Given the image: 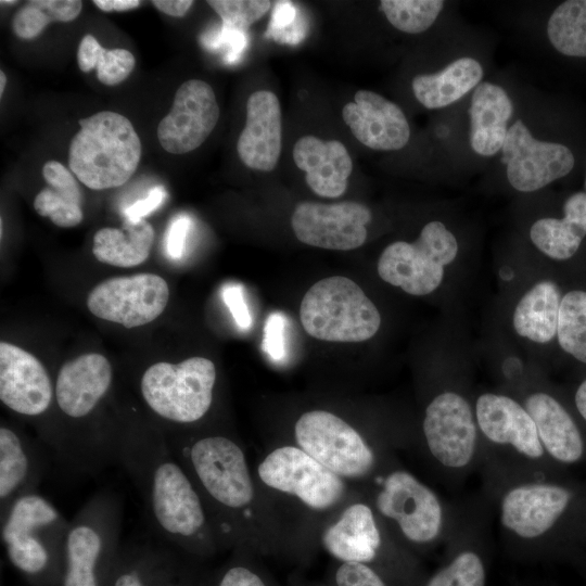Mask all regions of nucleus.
Returning <instances> with one entry per match:
<instances>
[{
  "instance_id": "16",
  "label": "nucleus",
  "mask_w": 586,
  "mask_h": 586,
  "mask_svg": "<svg viewBox=\"0 0 586 586\" xmlns=\"http://www.w3.org/2000/svg\"><path fill=\"white\" fill-rule=\"evenodd\" d=\"M370 209L357 202L333 204L301 202L294 208L291 225L295 237L307 245L349 251L367 239Z\"/></svg>"
},
{
  "instance_id": "36",
  "label": "nucleus",
  "mask_w": 586,
  "mask_h": 586,
  "mask_svg": "<svg viewBox=\"0 0 586 586\" xmlns=\"http://www.w3.org/2000/svg\"><path fill=\"white\" fill-rule=\"evenodd\" d=\"M231 555L203 586H282L262 557L245 549H234Z\"/></svg>"
},
{
  "instance_id": "19",
  "label": "nucleus",
  "mask_w": 586,
  "mask_h": 586,
  "mask_svg": "<svg viewBox=\"0 0 586 586\" xmlns=\"http://www.w3.org/2000/svg\"><path fill=\"white\" fill-rule=\"evenodd\" d=\"M0 399L15 413L40 418L55 400L54 384L41 361L25 349L0 343Z\"/></svg>"
},
{
  "instance_id": "33",
  "label": "nucleus",
  "mask_w": 586,
  "mask_h": 586,
  "mask_svg": "<svg viewBox=\"0 0 586 586\" xmlns=\"http://www.w3.org/2000/svg\"><path fill=\"white\" fill-rule=\"evenodd\" d=\"M77 63L84 73L97 69L103 85L116 86L124 81L135 68L133 54L122 48L105 49L92 35H85L77 51Z\"/></svg>"
},
{
  "instance_id": "17",
  "label": "nucleus",
  "mask_w": 586,
  "mask_h": 586,
  "mask_svg": "<svg viewBox=\"0 0 586 586\" xmlns=\"http://www.w3.org/2000/svg\"><path fill=\"white\" fill-rule=\"evenodd\" d=\"M501 152L510 184L522 192L538 190L564 177L574 166L569 148L536 140L520 119L508 129Z\"/></svg>"
},
{
  "instance_id": "42",
  "label": "nucleus",
  "mask_w": 586,
  "mask_h": 586,
  "mask_svg": "<svg viewBox=\"0 0 586 586\" xmlns=\"http://www.w3.org/2000/svg\"><path fill=\"white\" fill-rule=\"evenodd\" d=\"M221 297L237 326L247 330L252 326V316L244 298V289L240 283H227L221 289Z\"/></svg>"
},
{
  "instance_id": "51",
  "label": "nucleus",
  "mask_w": 586,
  "mask_h": 586,
  "mask_svg": "<svg viewBox=\"0 0 586 586\" xmlns=\"http://www.w3.org/2000/svg\"><path fill=\"white\" fill-rule=\"evenodd\" d=\"M286 586H331V585H329L326 581L313 582V581H308L300 576L298 574H294L289 578Z\"/></svg>"
},
{
  "instance_id": "45",
  "label": "nucleus",
  "mask_w": 586,
  "mask_h": 586,
  "mask_svg": "<svg viewBox=\"0 0 586 586\" xmlns=\"http://www.w3.org/2000/svg\"><path fill=\"white\" fill-rule=\"evenodd\" d=\"M111 586H143L140 575L131 561L124 559L123 566L117 571L112 579Z\"/></svg>"
},
{
  "instance_id": "48",
  "label": "nucleus",
  "mask_w": 586,
  "mask_h": 586,
  "mask_svg": "<svg viewBox=\"0 0 586 586\" xmlns=\"http://www.w3.org/2000/svg\"><path fill=\"white\" fill-rule=\"evenodd\" d=\"M92 3L104 12L127 11L141 4L138 0H93Z\"/></svg>"
},
{
  "instance_id": "20",
  "label": "nucleus",
  "mask_w": 586,
  "mask_h": 586,
  "mask_svg": "<svg viewBox=\"0 0 586 586\" xmlns=\"http://www.w3.org/2000/svg\"><path fill=\"white\" fill-rule=\"evenodd\" d=\"M112 381V366L103 355L89 353L64 362L54 384L62 417L71 423L85 422L109 394Z\"/></svg>"
},
{
  "instance_id": "22",
  "label": "nucleus",
  "mask_w": 586,
  "mask_h": 586,
  "mask_svg": "<svg viewBox=\"0 0 586 586\" xmlns=\"http://www.w3.org/2000/svg\"><path fill=\"white\" fill-rule=\"evenodd\" d=\"M342 116L353 136L370 149L400 150L409 141L410 128L402 109L373 91L358 90Z\"/></svg>"
},
{
  "instance_id": "21",
  "label": "nucleus",
  "mask_w": 586,
  "mask_h": 586,
  "mask_svg": "<svg viewBox=\"0 0 586 586\" xmlns=\"http://www.w3.org/2000/svg\"><path fill=\"white\" fill-rule=\"evenodd\" d=\"M483 515V514H482ZM474 514L460 517L456 511L455 521L448 535V553L443 564L422 586H486L487 551L485 521Z\"/></svg>"
},
{
  "instance_id": "34",
  "label": "nucleus",
  "mask_w": 586,
  "mask_h": 586,
  "mask_svg": "<svg viewBox=\"0 0 586 586\" xmlns=\"http://www.w3.org/2000/svg\"><path fill=\"white\" fill-rule=\"evenodd\" d=\"M547 35L560 53L586 58V0L561 3L548 21Z\"/></svg>"
},
{
  "instance_id": "24",
  "label": "nucleus",
  "mask_w": 586,
  "mask_h": 586,
  "mask_svg": "<svg viewBox=\"0 0 586 586\" xmlns=\"http://www.w3.org/2000/svg\"><path fill=\"white\" fill-rule=\"evenodd\" d=\"M281 146L280 102L271 91H255L246 102V123L237 143L239 157L251 169L270 171L279 161Z\"/></svg>"
},
{
  "instance_id": "49",
  "label": "nucleus",
  "mask_w": 586,
  "mask_h": 586,
  "mask_svg": "<svg viewBox=\"0 0 586 586\" xmlns=\"http://www.w3.org/2000/svg\"><path fill=\"white\" fill-rule=\"evenodd\" d=\"M574 402L578 413L586 421V380L577 387Z\"/></svg>"
},
{
  "instance_id": "26",
  "label": "nucleus",
  "mask_w": 586,
  "mask_h": 586,
  "mask_svg": "<svg viewBox=\"0 0 586 586\" xmlns=\"http://www.w3.org/2000/svg\"><path fill=\"white\" fill-rule=\"evenodd\" d=\"M532 417L549 458L563 466L583 460L586 448L579 428L566 409L551 395L535 392L523 404Z\"/></svg>"
},
{
  "instance_id": "28",
  "label": "nucleus",
  "mask_w": 586,
  "mask_h": 586,
  "mask_svg": "<svg viewBox=\"0 0 586 586\" xmlns=\"http://www.w3.org/2000/svg\"><path fill=\"white\" fill-rule=\"evenodd\" d=\"M562 219L543 218L534 222L530 237L535 246L553 259H568L586 235V193L572 194L563 206Z\"/></svg>"
},
{
  "instance_id": "29",
  "label": "nucleus",
  "mask_w": 586,
  "mask_h": 586,
  "mask_svg": "<svg viewBox=\"0 0 586 586\" xmlns=\"http://www.w3.org/2000/svg\"><path fill=\"white\" fill-rule=\"evenodd\" d=\"M42 176L48 187L34 200L37 214L49 217L54 225L62 228L79 225L84 218L82 192L75 175L62 163L49 161L42 167Z\"/></svg>"
},
{
  "instance_id": "11",
  "label": "nucleus",
  "mask_w": 586,
  "mask_h": 586,
  "mask_svg": "<svg viewBox=\"0 0 586 586\" xmlns=\"http://www.w3.org/2000/svg\"><path fill=\"white\" fill-rule=\"evenodd\" d=\"M123 504L115 493L93 495L69 520L62 586H100V570L118 549Z\"/></svg>"
},
{
  "instance_id": "14",
  "label": "nucleus",
  "mask_w": 586,
  "mask_h": 586,
  "mask_svg": "<svg viewBox=\"0 0 586 586\" xmlns=\"http://www.w3.org/2000/svg\"><path fill=\"white\" fill-rule=\"evenodd\" d=\"M457 252L455 235L441 221H430L413 243L396 241L386 246L378 262V273L408 294L425 295L438 288L444 266Z\"/></svg>"
},
{
  "instance_id": "40",
  "label": "nucleus",
  "mask_w": 586,
  "mask_h": 586,
  "mask_svg": "<svg viewBox=\"0 0 586 586\" xmlns=\"http://www.w3.org/2000/svg\"><path fill=\"white\" fill-rule=\"evenodd\" d=\"M326 582L331 586H392L370 566L333 560L327 570Z\"/></svg>"
},
{
  "instance_id": "31",
  "label": "nucleus",
  "mask_w": 586,
  "mask_h": 586,
  "mask_svg": "<svg viewBox=\"0 0 586 586\" xmlns=\"http://www.w3.org/2000/svg\"><path fill=\"white\" fill-rule=\"evenodd\" d=\"M483 76L481 64L472 58H460L443 71L412 79V91L426 109L447 106L476 87Z\"/></svg>"
},
{
  "instance_id": "15",
  "label": "nucleus",
  "mask_w": 586,
  "mask_h": 586,
  "mask_svg": "<svg viewBox=\"0 0 586 586\" xmlns=\"http://www.w3.org/2000/svg\"><path fill=\"white\" fill-rule=\"evenodd\" d=\"M169 300L167 282L154 273L115 277L95 285L87 306L98 318L135 328L155 320Z\"/></svg>"
},
{
  "instance_id": "18",
  "label": "nucleus",
  "mask_w": 586,
  "mask_h": 586,
  "mask_svg": "<svg viewBox=\"0 0 586 586\" xmlns=\"http://www.w3.org/2000/svg\"><path fill=\"white\" fill-rule=\"evenodd\" d=\"M219 114L215 92L207 82L184 81L175 93L170 112L158 124V142L171 154L191 152L212 133Z\"/></svg>"
},
{
  "instance_id": "46",
  "label": "nucleus",
  "mask_w": 586,
  "mask_h": 586,
  "mask_svg": "<svg viewBox=\"0 0 586 586\" xmlns=\"http://www.w3.org/2000/svg\"><path fill=\"white\" fill-rule=\"evenodd\" d=\"M294 17L295 9L292 3L289 1H278L273 9L271 25L276 30L284 28L293 23Z\"/></svg>"
},
{
  "instance_id": "10",
  "label": "nucleus",
  "mask_w": 586,
  "mask_h": 586,
  "mask_svg": "<svg viewBox=\"0 0 586 586\" xmlns=\"http://www.w3.org/2000/svg\"><path fill=\"white\" fill-rule=\"evenodd\" d=\"M0 536L11 564L28 576L47 573L56 561L64 564L69 524L38 491L16 498L0 514Z\"/></svg>"
},
{
  "instance_id": "13",
  "label": "nucleus",
  "mask_w": 586,
  "mask_h": 586,
  "mask_svg": "<svg viewBox=\"0 0 586 586\" xmlns=\"http://www.w3.org/2000/svg\"><path fill=\"white\" fill-rule=\"evenodd\" d=\"M424 459L445 477H462L481 463V438L470 403L445 391L426 405L421 424Z\"/></svg>"
},
{
  "instance_id": "44",
  "label": "nucleus",
  "mask_w": 586,
  "mask_h": 586,
  "mask_svg": "<svg viewBox=\"0 0 586 586\" xmlns=\"http://www.w3.org/2000/svg\"><path fill=\"white\" fill-rule=\"evenodd\" d=\"M167 193L162 186H156L151 189L148 195L144 199H141L130 206L126 207L124 211V216L126 219L140 220L144 219L145 216L150 215L152 212L157 209L163 201L165 200Z\"/></svg>"
},
{
  "instance_id": "50",
  "label": "nucleus",
  "mask_w": 586,
  "mask_h": 586,
  "mask_svg": "<svg viewBox=\"0 0 586 586\" xmlns=\"http://www.w3.org/2000/svg\"><path fill=\"white\" fill-rule=\"evenodd\" d=\"M502 371L508 378L517 375L521 371V362L518 358H508L505 360Z\"/></svg>"
},
{
  "instance_id": "25",
  "label": "nucleus",
  "mask_w": 586,
  "mask_h": 586,
  "mask_svg": "<svg viewBox=\"0 0 586 586\" xmlns=\"http://www.w3.org/2000/svg\"><path fill=\"white\" fill-rule=\"evenodd\" d=\"M292 155L295 165L305 171L308 187L317 195L339 198L346 191L353 162L341 141L303 136L295 142Z\"/></svg>"
},
{
  "instance_id": "43",
  "label": "nucleus",
  "mask_w": 586,
  "mask_h": 586,
  "mask_svg": "<svg viewBox=\"0 0 586 586\" xmlns=\"http://www.w3.org/2000/svg\"><path fill=\"white\" fill-rule=\"evenodd\" d=\"M190 227L191 220L187 215H178L170 221L166 233V251L170 258L182 257Z\"/></svg>"
},
{
  "instance_id": "1",
  "label": "nucleus",
  "mask_w": 586,
  "mask_h": 586,
  "mask_svg": "<svg viewBox=\"0 0 586 586\" xmlns=\"http://www.w3.org/2000/svg\"><path fill=\"white\" fill-rule=\"evenodd\" d=\"M162 430L202 498L220 550L245 549L298 565L292 535L237 438L213 431Z\"/></svg>"
},
{
  "instance_id": "54",
  "label": "nucleus",
  "mask_w": 586,
  "mask_h": 586,
  "mask_svg": "<svg viewBox=\"0 0 586 586\" xmlns=\"http://www.w3.org/2000/svg\"><path fill=\"white\" fill-rule=\"evenodd\" d=\"M0 3H1V4H14V3H16V1H12V0H11V1L1 0Z\"/></svg>"
},
{
  "instance_id": "4",
  "label": "nucleus",
  "mask_w": 586,
  "mask_h": 586,
  "mask_svg": "<svg viewBox=\"0 0 586 586\" xmlns=\"http://www.w3.org/2000/svg\"><path fill=\"white\" fill-rule=\"evenodd\" d=\"M474 411L487 492L508 483L551 479L553 461L523 405L506 395L484 393L476 398Z\"/></svg>"
},
{
  "instance_id": "39",
  "label": "nucleus",
  "mask_w": 586,
  "mask_h": 586,
  "mask_svg": "<svg viewBox=\"0 0 586 586\" xmlns=\"http://www.w3.org/2000/svg\"><path fill=\"white\" fill-rule=\"evenodd\" d=\"M207 4L220 16L224 26L243 31L271 8L267 0H209Z\"/></svg>"
},
{
  "instance_id": "32",
  "label": "nucleus",
  "mask_w": 586,
  "mask_h": 586,
  "mask_svg": "<svg viewBox=\"0 0 586 586\" xmlns=\"http://www.w3.org/2000/svg\"><path fill=\"white\" fill-rule=\"evenodd\" d=\"M560 291L555 282L536 283L519 301L513 313L517 333L536 343H547L557 334Z\"/></svg>"
},
{
  "instance_id": "30",
  "label": "nucleus",
  "mask_w": 586,
  "mask_h": 586,
  "mask_svg": "<svg viewBox=\"0 0 586 586\" xmlns=\"http://www.w3.org/2000/svg\"><path fill=\"white\" fill-rule=\"evenodd\" d=\"M154 229L145 220H124L123 227L102 228L92 241V254L101 263L129 268L144 263L151 252Z\"/></svg>"
},
{
  "instance_id": "27",
  "label": "nucleus",
  "mask_w": 586,
  "mask_h": 586,
  "mask_svg": "<svg viewBox=\"0 0 586 586\" xmlns=\"http://www.w3.org/2000/svg\"><path fill=\"white\" fill-rule=\"evenodd\" d=\"M512 113V102L501 87L487 81L479 84L469 110L473 151L491 156L501 150Z\"/></svg>"
},
{
  "instance_id": "38",
  "label": "nucleus",
  "mask_w": 586,
  "mask_h": 586,
  "mask_svg": "<svg viewBox=\"0 0 586 586\" xmlns=\"http://www.w3.org/2000/svg\"><path fill=\"white\" fill-rule=\"evenodd\" d=\"M444 7L441 0H382L380 8L398 30L419 34L426 30Z\"/></svg>"
},
{
  "instance_id": "52",
  "label": "nucleus",
  "mask_w": 586,
  "mask_h": 586,
  "mask_svg": "<svg viewBox=\"0 0 586 586\" xmlns=\"http://www.w3.org/2000/svg\"><path fill=\"white\" fill-rule=\"evenodd\" d=\"M500 277L505 280H510L513 278V271L509 268H504L500 270Z\"/></svg>"
},
{
  "instance_id": "3",
  "label": "nucleus",
  "mask_w": 586,
  "mask_h": 586,
  "mask_svg": "<svg viewBox=\"0 0 586 586\" xmlns=\"http://www.w3.org/2000/svg\"><path fill=\"white\" fill-rule=\"evenodd\" d=\"M253 472L292 535L300 566L317 553L323 523L361 491L285 442L265 448Z\"/></svg>"
},
{
  "instance_id": "9",
  "label": "nucleus",
  "mask_w": 586,
  "mask_h": 586,
  "mask_svg": "<svg viewBox=\"0 0 586 586\" xmlns=\"http://www.w3.org/2000/svg\"><path fill=\"white\" fill-rule=\"evenodd\" d=\"M217 372L214 362L190 357L178 364L158 361L140 379V395L162 421L188 430L201 422L214 405Z\"/></svg>"
},
{
  "instance_id": "47",
  "label": "nucleus",
  "mask_w": 586,
  "mask_h": 586,
  "mask_svg": "<svg viewBox=\"0 0 586 586\" xmlns=\"http://www.w3.org/2000/svg\"><path fill=\"white\" fill-rule=\"evenodd\" d=\"M152 4L161 12L175 16L182 17L192 7L191 0H153Z\"/></svg>"
},
{
  "instance_id": "8",
  "label": "nucleus",
  "mask_w": 586,
  "mask_h": 586,
  "mask_svg": "<svg viewBox=\"0 0 586 586\" xmlns=\"http://www.w3.org/2000/svg\"><path fill=\"white\" fill-rule=\"evenodd\" d=\"M68 150V166L92 190L120 187L135 174L141 141L130 120L112 111L79 119Z\"/></svg>"
},
{
  "instance_id": "12",
  "label": "nucleus",
  "mask_w": 586,
  "mask_h": 586,
  "mask_svg": "<svg viewBox=\"0 0 586 586\" xmlns=\"http://www.w3.org/2000/svg\"><path fill=\"white\" fill-rule=\"evenodd\" d=\"M304 330L328 342H362L372 337L381 324L375 305L353 280L333 276L316 282L300 306Z\"/></svg>"
},
{
  "instance_id": "2",
  "label": "nucleus",
  "mask_w": 586,
  "mask_h": 586,
  "mask_svg": "<svg viewBox=\"0 0 586 586\" xmlns=\"http://www.w3.org/2000/svg\"><path fill=\"white\" fill-rule=\"evenodd\" d=\"M112 454L138 491L158 538L195 558L220 550L202 498L161 428L115 426Z\"/></svg>"
},
{
  "instance_id": "7",
  "label": "nucleus",
  "mask_w": 586,
  "mask_h": 586,
  "mask_svg": "<svg viewBox=\"0 0 586 586\" xmlns=\"http://www.w3.org/2000/svg\"><path fill=\"white\" fill-rule=\"evenodd\" d=\"M283 442L360 487L397 461L393 448L375 443L343 417L321 408L302 412Z\"/></svg>"
},
{
  "instance_id": "6",
  "label": "nucleus",
  "mask_w": 586,
  "mask_h": 586,
  "mask_svg": "<svg viewBox=\"0 0 586 586\" xmlns=\"http://www.w3.org/2000/svg\"><path fill=\"white\" fill-rule=\"evenodd\" d=\"M361 488L393 537L417 557L447 540L456 511L398 461Z\"/></svg>"
},
{
  "instance_id": "41",
  "label": "nucleus",
  "mask_w": 586,
  "mask_h": 586,
  "mask_svg": "<svg viewBox=\"0 0 586 586\" xmlns=\"http://www.w3.org/2000/svg\"><path fill=\"white\" fill-rule=\"evenodd\" d=\"M286 318L280 311L271 313L265 322L263 349L275 361H281L286 355Z\"/></svg>"
},
{
  "instance_id": "5",
  "label": "nucleus",
  "mask_w": 586,
  "mask_h": 586,
  "mask_svg": "<svg viewBox=\"0 0 586 586\" xmlns=\"http://www.w3.org/2000/svg\"><path fill=\"white\" fill-rule=\"evenodd\" d=\"M317 548L333 561L370 566L392 586H422L425 579L418 557L393 537L362 488L323 523Z\"/></svg>"
},
{
  "instance_id": "23",
  "label": "nucleus",
  "mask_w": 586,
  "mask_h": 586,
  "mask_svg": "<svg viewBox=\"0 0 586 586\" xmlns=\"http://www.w3.org/2000/svg\"><path fill=\"white\" fill-rule=\"evenodd\" d=\"M50 461V450L33 443L8 424L0 426V514L24 494L38 491Z\"/></svg>"
},
{
  "instance_id": "35",
  "label": "nucleus",
  "mask_w": 586,
  "mask_h": 586,
  "mask_svg": "<svg viewBox=\"0 0 586 586\" xmlns=\"http://www.w3.org/2000/svg\"><path fill=\"white\" fill-rule=\"evenodd\" d=\"M79 0H30L12 18V30L22 39L36 38L51 22H72L80 13Z\"/></svg>"
},
{
  "instance_id": "37",
  "label": "nucleus",
  "mask_w": 586,
  "mask_h": 586,
  "mask_svg": "<svg viewBox=\"0 0 586 586\" xmlns=\"http://www.w3.org/2000/svg\"><path fill=\"white\" fill-rule=\"evenodd\" d=\"M557 336L560 346L586 364V292L571 291L562 300Z\"/></svg>"
},
{
  "instance_id": "53",
  "label": "nucleus",
  "mask_w": 586,
  "mask_h": 586,
  "mask_svg": "<svg viewBox=\"0 0 586 586\" xmlns=\"http://www.w3.org/2000/svg\"><path fill=\"white\" fill-rule=\"evenodd\" d=\"M5 82H7L5 74L1 71L0 72V94L1 95H2L3 90H4Z\"/></svg>"
}]
</instances>
